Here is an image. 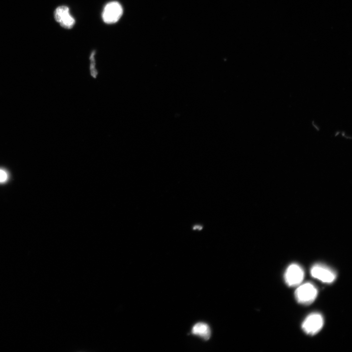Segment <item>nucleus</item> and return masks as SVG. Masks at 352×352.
I'll return each mask as SVG.
<instances>
[{"instance_id": "39448f33", "label": "nucleus", "mask_w": 352, "mask_h": 352, "mask_svg": "<svg viewBox=\"0 0 352 352\" xmlns=\"http://www.w3.org/2000/svg\"><path fill=\"white\" fill-rule=\"evenodd\" d=\"M310 274L312 277L327 284L332 283L336 277L333 270L321 264L313 265L310 269Z\"/></svg>"}, {"instance_id": "6e6552de", "label": "nucleus", "mask_w": 352, "mask_h": 352, "mask_svg": "<svg viewBox=\"0 0 352 352\" xmlns=\"http://www.w3.org/2000/svg\"><path fill=\"white\" fill-rule=\"evenodd\" d=\"M95 55V51H93L91 54L90 56V60H91V65H90V69H91V74L94 77H96V71L94 68V56Z\"/></svg>"}, {"instance_id": "1a4fd4ad", "label": "nucleus", "mask_w": 352, "mask_h": 352, "mask_svg": "<svg viewBox=\"0 0 352 352\" xmlns=\"http://www.w3.org/2000/svg\"><path fill=\"white\" fill-rule=\"evenodd\" d=\"M8 179V174L4 170L0 169V183H3Z\"/></svg>"}, {"instance_id": "7ed1b4c3", "label": "nucleus", "mask_w": 352, "mask_h": 352, "mask_svg": "<svg viewBox=\"0 0 352 352\" xmlns=\"http://www.w3.org/2000/svg\"><path fill=\"white\" fill-rule=\"evenodd\" d=\"M323 324L324 319L322 315L318 313H312L303 321L302 328L307 334L313 335L321 330Z\"/></svg>"}, {"instance_id": "f257e3e1", "label": "nucleus", "mask_w": 352, "mask_h": 352, "mask_svg": "<svg viewBox=\"0 0 352 352\" xmlns=\"http://www.w3.org/2000/svg\"><path fill=\"white\" fill-rule=\"evenodd\" d=\"M317 295V289L313 284L308 282L299 286L295 291L297 301L305 305L313 303Z\"/></svg>"}, {"instance_id": "423d86ee", "label": "nucleus", "mask_w": 352, "mask_h": 352, "mask_svg": "<svg viewBox=\"0 0 352 352\" xmlns=\"http://www.w3.org/2000/svg\"><path fill=\"white\" fill-rule=\"evenodd\" d=\"M55 20L66 29H70L75 23V19L71 15L69 8L65 5L58 7L54 12Z\"/></svg>"}, {"instance_id": "0eeeda50", "label": "nucleus", "mask_w": 352, "mask_h": 352, "mask_svg": "<svg viewBox=\"0 0 352 352\" xmlns=\"http://www.w3.org/2000/svg\"><path fill=\"white\" fill-rule=\"evenodd\" d=\"M192 332L204 340L209 339L211 336V330L209 326L202 322L196 324L192 328Z\"/></svg>"}, {"instance_id": "20e7f679", "label": "nucleus", "mask_w": 352, "mask_h": 352, "mask_svg": "<svg viewBox=\"0 0 352 352\" xmlns=\"http://www.w3.org/2000/svg\"><path fill=\"white\" fill-rule=\"evenodd\" d=\"M305 276L303 269L297 264H292L286 268L284 279L286 285L290 287L299 285Z\"/></svg>"}, {"instance_id": "f03ea898", "label": "nucleus", "mask_w": 352, "mask_h": 352, "mask_svg": "<svg viewBox=\"0 0 352 352\" xmlns=\"http://www.w3.org/2000/svg\"><path fill=\"white\" fill-rule=\"evenodd\" d=\"M123 12V8L120 3L116 1H110L107 3L103 9L102 19L106 23H114L120 19Z\"/></svg>"}]
</instances>
